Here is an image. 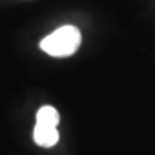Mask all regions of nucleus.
Returning a JSON list of instances; mask_svg holds the SVG:
<instances>
[{
  "label": "nucleus",
  "instance_id": "f257e3e1",
  "mask_svg": "<svg viewBox=\"0 0 155 155\" xmlns=\"http://www.w3.org/2000/svg\"><path fill=\"white\" fill-rule=\"evenodd\" d=\"M81 40L82 36L78 28L66 25L46 36L40 42V49L53 58H66L76 52Z\"/></svg>",
  "mask_w": 155,
  "mask_h": 155
},
{
  "label": "nucleus",
  "instance_id": "f03ea898",
  "mask_svg": "<svg viewBox=\"0 0 155 155\" xmlns=\"http://www.w3.org/2000/svg\"><path fill=\"white\" fill-rule=\"evenodd\" d=\"M33 139L40 147H45V148L53 147L59 141L58 128L43 125V124H36V127L33 129Z\"/></svg>",
  "mask_w": 155,
  "mask_h": 155
},
{
  "label": "nucleus",
  "instance_id": "7ed1b4c3",
  "mask_svg": "<svg viewBox=\"0 0 155 155\" xmlns=\"http://www.w3.org/2000/svg\"><path fill=\"white\" fill-rule=\"evenodd\" d=\"M59 112L56 111L53 106H42L36 114V124H43L49 127H58L59 124Z\"/></svg>",
  "mask_w": 155,
  "mask_h": 155
}]
</instances>
